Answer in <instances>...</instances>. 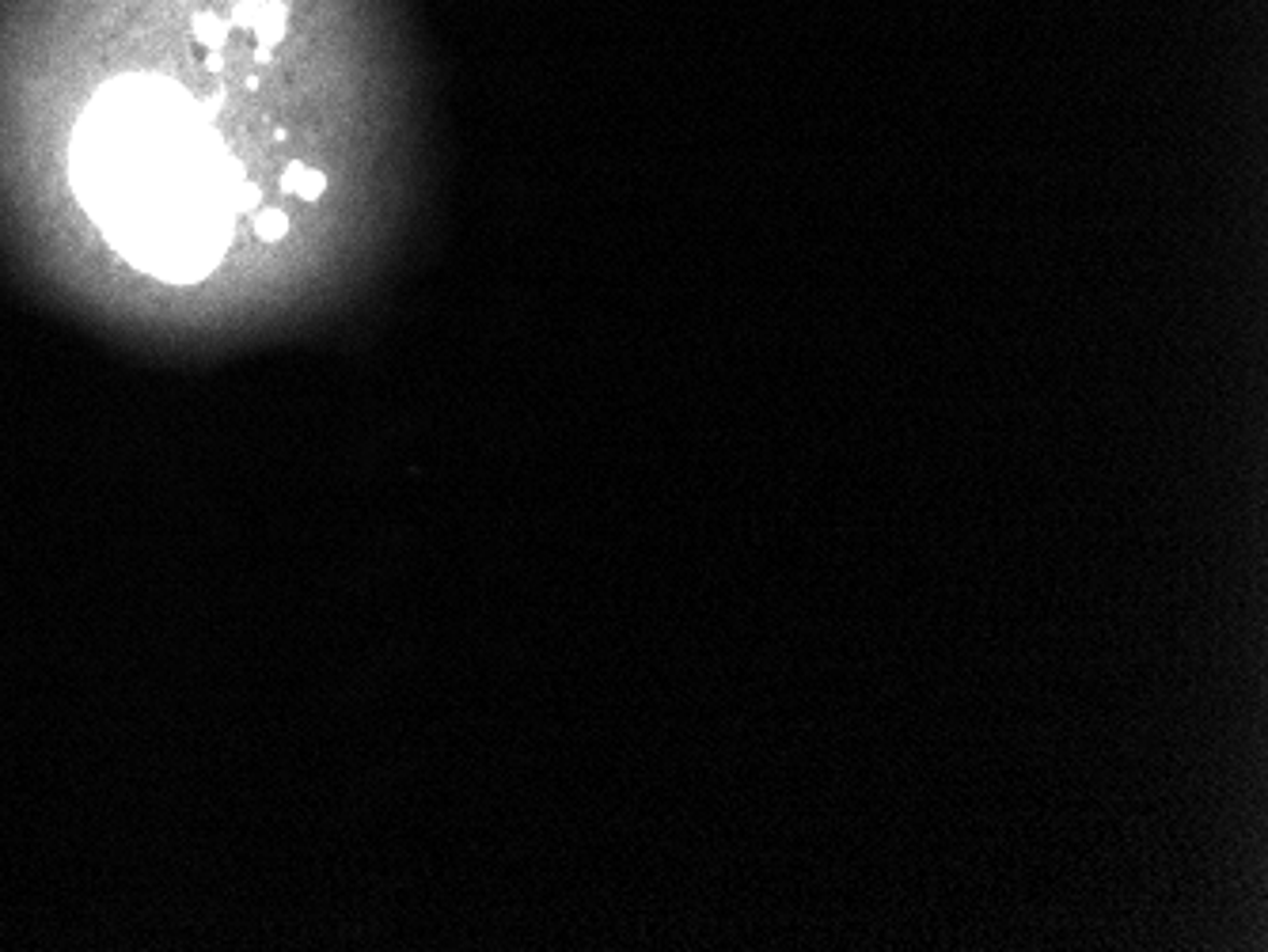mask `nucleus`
I'll return each mask as SVG.
<instances>
[{
  "label": "nucleus",
  "mask_w": 1268,
  "mask_h": 952,
  "mask_svg": "<svg viewBox=\"0 0 1268 952\" xmlns=\"http://www.w3.org/2000/svg\"><path fill=\"white\" fill-rule=\"evenodd\" d=\"M285 24H290V4L281 0H258L255 4V19H251V31L258 34V49H270L285 39Z\"/></svg>",
  "instance_id": "f257e3e1"
},
{
  "label": "nucleus",
  "mask_w": 1268,
  "mask_h": 952,
  "mask_svg": "<svg viewBox=\"0 0 1268 952\" xmlns=\"http://www.w3.org/2000/svg\"><path fill=\"white\" fill-rule=\"evenodd\" d=\"M281 186H285L293 198L315 201L323 190H327V179H323V171H315V168H305V164H290V168H285V175H281Z\"/></svg>",
  "instance_id": "f03ea898"
},
{
  "label": "nucleus",
  "mask_w": 1268,
  "mask_h": 952,
  "mask_svg": "<svg viewBox=\"0 0 1268 952\" xmlns=\"http://www.w3.org/2000/svg\"><path fill=\"white\" fill-rule=\"evenodd\" d=\"M255 232H258V240H266V243L281 240V236L290 232V216L281 213V209H263V213L255 216Z\"/></svg>",
  "instance_id": "7ed1b4c3"
},
{
  "label": "nucleus",
  "mask_w": 1268,
  "mask_h": 952,
  "mask_svg": "<svg viewBox=\"0 0 1268 952\" xmlns=\"http://www.w3.org/2000/svg\"><path fill=\"white\" fill-rule=\"evenodd\" d=\"M194 34H198L206 46L221 49V46H225V39H228V24H225V19H217V16H209V12H201V16L194 19Z\"/></svg>",
  "instance_id": "20e7f679"
}]
</instances>
